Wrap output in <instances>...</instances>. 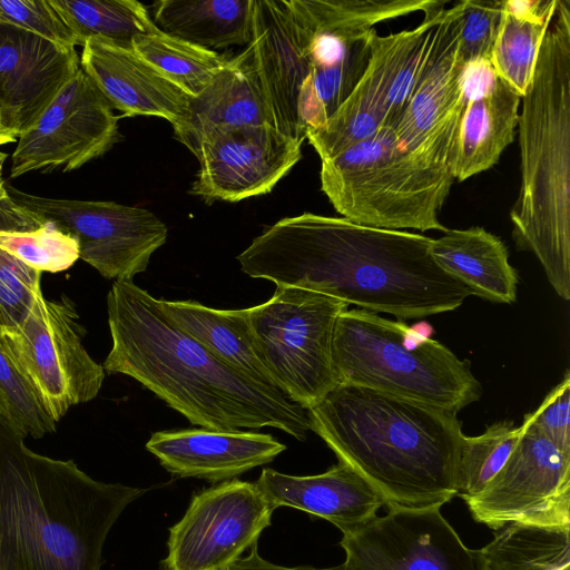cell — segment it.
I'll return each instance as SVG.
<instances>
[{"instance_id":"f1b7e54d","label":"cell","mask_w":570,"mask_h":570,"mask_svg":"<svg viewBox=\"0 0 570 570\" xmlns=\"http://www.w3.org/2000/svg\"><path fill=\"white\" fill-rule=\"evenodd\" d=\"M558 0L503 1L490 62L495 75L523 96L530 86Z\"/></svg>"},{"instance_id":"2e32d148","label":"cell","mask_w":570,"mask_h":570,"mask_svg":"<svg viewBox=\"0 0 570 570\" xmlns=\"http://www.w3.org/2000/svg\"><path fill=\"white\" fill-rule=\"evenodd\" d=\"M79 69L76 48L0 22V116L17 140Z\"/></svg>"},{"instance_id":"83f0119b","label":"cell","mask_w":570,"mask_h":570,"mask_svg":"<svg viewBox=\"0 0 570 570\" xmlns=\"http://www.w3.org/2000/svg\"><path fill=\"white\" fill-rule=\"evenodd\" d=\"M0 249L43 273H59L79 259L77 239L58 222L0 194Z\"/></svg>"},{"instance_id":"7402d4cb","label":"cell","mask_w":570,"mask_h":570,"mask_svg":"<svg viewBox=\"0 0 570 570\" xmlns=\"http://www.w3.org/2000/svg\"><path fill=\"white\" fill-rule=\"evenodd\" d=\"M268 124L261 85L249 48L228 60L212 82L191 97L186 111L173 126L174 137L195 156L218 129Z\"/></svg>"},{"instance_id":"ac0fdd59","label":"cell","mask_w":570,"mask_h":570,"mask_svg":"<svg viewBox=\"0 0 570 570\" xmlns=\"http://www.w3.org/2000/svg\"><path fill=\"white\" fill-rule=\"evenodd\" d=\"M146 449L173 475L225 482L272 462L286 445L267 433L202 428L154 432Z\"/></svg>"},{"instance_id":"74e56055","label":"cell","mask_w":570,"mask_h":570,"mask_svg":"<svg viewBox=\"0 0 570 570\" xmlns=\"http://www.w3.org/2000/svg\"><path fill=\"white\" fill-rule=\"evenodd\" d=\"M503 1L463 0L459 36L460 52L465 65L490 61L497 39Z\"/></svg>"},{"instance_id":"3957f363","label":"cell","mask_w":570,"mask_h":570,"mask_svg":"<svg viewBox=\"0 0 570 570\" xmlns=\"http://www.w3.org/2000/svg\"><path fill=\"white\" fill-rule=\"evenodd\" d=\"M0 417V570H100L107 535L147 489L31 451Z\"/></svg>"},{"instance_id":"8fae6325","label":"cell","mask_w":570,"mask_h":570,"mask_svg":"<svg viewBox=\"0 0 570 570\" xmlns=\"http://www.w3.org/2000/svg\"><path fill=\"white\" fill-rule=\"evenodd\" d=\"M21 204L55 219L77 239L79 258L101 276L132 281L148 267L151 255L167 240V227L154 213L114 202L49 198L11 186Z\"/></svg>"},{"instance_id":"30bf717a","label":"cell","mask_w":570,"mask_h":570,"mask_svg":"<svg viewBox=\"0 0 570 570\" xmlns=\"http://www.w3.org/2000/svg\"><path fill=\"white\" fill-rule=\"evenodd\" d=\"M274 510L255 482L229 480L202 490L169 529L163 570H228L257 544Z\"/></svg>"},{"instance_id":"ffe728a7","label":"cell","mask_w":570,"mask_h":570,"mask_svg":"<svg viewBox=\"0 0 570 570\" xmlns=\"http://www.w3.org/2000/svg\"><path fill=\"white\" fill-rule=\"evenodd\" d=\"M80 67L125 117L154 116L174 124L191 99L132 49L98 38L83 43Z\"/></svg>"},{"instance_id":"9a60e30c","label":"cell","mask_w":570,"mask_h":570,"mask_svg":"<svg viewBox=\"0 0 570 570\" xmlns=\"http://www.w3.org/2000/svg\"><path fill=\"white\" fill-rule=\"evenodd\" d=\"M301 146L269 124L215 130L196 155L190 193L208 205L267 194L302 158Z\"/></svg>"},{"instance_id":"9c48e42d","label":"cell","mask_w":570,"mask_h":570,"mask_svg":"<svg viewBox=\"0 0 570 570\" xmlns=\"http://www.w3.org/2000/svg\"><path fill=\"white\" fill-rule=\"evenodd\" d=\"M0 334L19 372L58 422L70 407L94 400L105 379L83 345L86 330L75 302L39 295L23 320Z\"/></svg>"},{"instance_id":"52a82bcc","label":"cell","mask_w":570,"mask_h":570,"mask_svg":"<svg viewBox=\"0 0 570 570\" xmlns=\"http://www.w3.org/2000/svg\"><path fill=\"white\" fill-rule=\"evenodd\" d=\"M321 186L344 218L370 227L420 232L448 228L439 220L454 181L450 169L409 154L394 128L321 160Z\"/></svg>"},{"instance_id":"f546056e","label":"cell","mask_w":570,"mask_h":570,"mask_svg":"<svg viewBox=\"0 0 570 570\" xmlns=\"http://www.w3.org/2000/svg\"><path fill=\"white\" fill-rule=\"evenodd\" d=\"M570 525L510 522L480 549L485 570H570Z\"/></svg>"},{"instance_id":"836d02e7","label":"cell","mask_w":570,"mask_h":570,"mask_svg":"<svg viewBox=\"0 0 570 570\" xmlns=\"http://www.w3.org/2000/svg\"><path fill=\"white\" fill-rule=\"evenodd\" d=\"M132 50L190 97L198 96L228 62L216 51L170 37L158 29L134 38Z\"/></svg>"},{"instance_id":"d590c367","label":"cell","mask_w":570,"mask_h":570,"mask_svg":"<svg viewBox=\"0 0 570 570\" xmlns=\"http://www.w3.org/2000/svg\"><path fill=\"white\" fill-rule=\"evenodd\" d=\"M0 417L22 436L39 439L56 431L36 392L19 372L0 334Z\"/></svg>"},{"instance_id":"1f68e13d","label":"cell","mask_w":570,"mask_h":570,"mask_svg":"<svg viewBox=\"0 0 570 570\" xmlns=\"http://www.w3.org/2000/svg\"><path fill=\"white\" fill-rule=\"evenodd\" d=\"M73 36L76 46L98 38L132 49L137 36L157 30L148 9L136 0H49Z\"/></svg>"},{"instance_id":"44dd1931","label":"cell","mask_w":570,"mask_h":570,"mask_svg":"<svg viewBox=\"0 0 570 570\" xmlns=\"http://www.w3.org/2000/svg\"><path fill=\"white\" fill-rule=\"evenodd\" d=\"M255 483L275 509L289 507L325 519L343 535L364 527L384 505L375 488L340 461L321 474L306 476L263 469Z\"/></svg>"},{"instance_id":"d4e9b609","label":"cell","mask_w":570,"mask_h":570,"mask_svg":"<svg viewBox=\"0 0 570 570\" xmlns=\"http://www.w3.org/2000/svg\"><path fill=\"white\" fill-rule=\"evenodd\" d=\"M430 254L438 266L472 295L511 304L517 298L518 273L503 242L483 227L446 229L432 238Z\"/></svg>"},{"instance_id":"4fadbf2b","label":"cell","mask_w":570,"mask_h":570,"mask_svg":"<svg viewBox=\"0 0 570 570\" xmlns=\"http://www.w3.org/2000/svg\"><path fill=\"white\" fill-rule=\"evenodd\" d=\"M119 139L114 108L80 67L18 138L10 178L33 171L76 170L108 153Z\"/></svg>"},{"instance_id":"7c38bea8","label":"cell","mask_w":570,"mask_h":570,"mask_svg":"<svg viewBox=\"0 0 570 570\" xmlns=\"http://www.w3.org/2000/svg\"><path fill=\"white\" fill-rule=\"evenodd\" d=\"M464 501L472 518L493 530L510 522L570 525V454L523 421L502 469Z\"/></svg>"},{"instance_id":"603a6c76","label":"cell","mask_w":570,"mask_h":570,"mask_svg":"<svg viewBox=\"0 0 570 570\" xmlns=\"http://www.w3.org/2000/svg\"><path fill=\"white\" fill-rule=\"evenodd\" d=\"M461 16L462 1L443 9L432 59L394 128L397 145L406 153L415 151L434 132L462 95Z\"/></svg>"},{"instance_id":"8d00e7d4","label":"cell","mask_w":570,"mask_h":570,"mask_svg":"<svg viewBox=\"0 0 570 570\" xmlns=\"http://www.w3.org/2000/svg\"><path fill=\"white\" fill-rule=\"evenodd\" d=\"M41 272L0 249V328L19 324L42 294Z\"/></svg>"},{"instance_id":"d6986e66","label":"cell","mask_w":570,"mask_h":570,"mask_svg":"<svg viewBox=\"0 0 570 570\" xmlns=\"http://www.w3.org/2000/svg\"><path fill=\"white\" fill-rule=\"evenodd\" d=\"M419 30L417 26L389 36L375 33L370 61L352 94L322 127L306 131L321 160L372 137L382 127L391 87Z\"/></svg>"},{"instance_id":"7bdbcfd3","label":"cell","mask_w":570,"mask_h":570,"mask_svg":"<svg viewBox=\"0 0 570 570\" xmlns=\"http://www.w3.org/2000/svg\"><path fill=\"white\" fill-rule=\"evenodd\" d=\"M8 155L0 150V194L6 189V183L2 178L3 165Z\"/></svg>"},{"instance_id":"4dcf8cb0","label":"cell","mask_w":570,"mask_h":570,"mask_svg":"<svg viewBox=\"0 0 570 570\" xmlns=\"http://www.w3.org/2000/svg\"><path fill=\"white\" fill-rule=\"evenodd\" d=\"M295 20L303 27L336 35H363L379 22L409 13L444 8L438 0H288Z\"/></svg>"},{"instance_id":"d6a6232c","label":"cell","mask_w":570,"mask_h":570,"mask_svg":"<svg viewBox=\"0 0 570 570\" xmlns=\"http://www.w3.org/2000/svg\"><path fill=\"white\" fill-rule=\"evenodd\" d=\"M375 29L356 38L335 62L308 72L299 96V119L305 130L322 127L348 98L370 61Z\"/></svg>"},{"instance_id":"b9f144b4","label":"cell","mask_w":570,"mask_h":570,"mask_svg":"<svg viewBox=\"0 0 570 570\" xmlns=\"http://www.w3.org/2000/svg\"><path fill=\"white\" fill-rule=\"evenodd\" d=\"M14 141H17V137L3 126L0 116V146Z\"/></svg>"},{"instance_id":"8992f818","label":"cell","mask_w":570,"mask_h":570,"mask_svg":"<svg viewBox=\"0 0 570 570\" xmlns=\"http://www.w3.org/2000/svg\"><path fill=\"white\" fill-rule=\"evenodd\" d=\"M332 362L338 384L363 386L453 413L482 394L468 360H460L403 321L361 308H346L338 316Z\"/></svg>"},{"instance_id":"6da1fadb","label":"cell","mask_w":570,"mask_h":570,"mask_svg":"<svg viewBox=\"0 0 570 570\" xmlns=\"http://www.w3.org/2000/svg\"><path fill=\"white\" fill-rule=\"evenodd\" d=\"M431 237L303 213L255 237L237 261L253 278L335 297L399 321L460 307L471 292L442 271Z\"/></svg>"},{"instance_id":"ab89813d","label":"cell","mask_w":570,"mask_h":570,"mask_svg":"<svg viewBox=\"0 0 570 570\" xmlns=\"http://www.w3.org/2000/svg\"><path fill=\"white\" fill-rule=\"evenodd\" d=\"M523 421L561 451L570 454V375L568 371L539 407L524 415Z\"/></svg>"},{"instance_id":"ba28073f","label":"cell","mask_w":570,"mask_h":570,"mask_svg":"<svg viewBox=\"0 0 570 570\" xmlns=\"http://www.w3.org/2000/svg\"><path fill=\"white\" fill-rule=\"evenodd\" d=\"M348 304L323 293L276 287L247 308L256 353L273 384L308 410L338 383L332 362L336 321Z\"/></svg>"},{"instance_id":"277c9868","label":"cell","mask_w":570,"mask_h":570,"mask_svg":"<svg viewBox=\"0 0 570 570\" xmlns=\"http://www.w3.org/2000/svg\"><path fill=\"white\" fill-rule=\"evenodd\" d=\"M315 432L391 509H440L456 497V413L353 384L307 410Z\"/></svg>"},{"instance_id":"cb8c5ba5","label":"cell","mask_w":570,"mask_h":570,"mask_svg":"<svg viewBox=\"0 0 570 570\" xmlns=\"http://www.w3.org/2000/svg\"><path fill=\"white\" fill-rule=\"evenodd\" d=\"M465 96L452 163L453 177L458 181L498 163L514 139L522 98L498 76L482 90Z\"/></svg>"},{"instance_id":"60d3db41","label":"cell","mask_w":570,"mask_h":570,"mask_svg":"<svg viewBox=\"0 0 570 570\" xmlns=\"http://www.w3.org/2000/svg\"><path fill=\"white\" fill-rule=\"evenodd\" d=\"M228 570H345V568L343 564L332 568L278 566L263 559L257 551V544H255L249 549V553L246 557L237 560Z\"/></svg>"},{"instance_id":"f35d334b","label":"cell","mask_w":570,"mask_h":570,"mask_svg":"<svg viewBox=\"0 0 570 570\" xmlns=\"http://www.w3.org/2000/svg\"><path fill=\"white\" fill-rule=\"evenodd\" d=\"M0 22L33 32L67 48L75 39L49 0H0Z\"/></svg>"},{"instance_id":"4316f807","label":"cell","mask_w":570,"mask_h":570,"mask_svg":"<svg viewBox=\"0 0 570 570\" xmlns=\"http://www.w3.org/2000/svg\"><path fill=\"white\" fill-rule=\"evenodd\" d=\"M151 7L158 30L203 49L252 40L253 0H161Z\"/></svg>"},{"instance_id":"5bb4252c","label":"cell","mask_w":570,"mask_h":570,"mask_svg":"<svg viewBox=\"0 0 570 570\" xmlns=\"http://www.w3.org/2000/svg\"><path fill=\"white\" fill-rule=\"evenodd\" d=\"M345 570H485L440 509H391L344 534Z\"/></svg>"},{"instance_id":"5b68a950","label":"cell","mask_w":570,"mask_h":570,"mask_svg":"<svg viewBox=\"0 0 570 570\" xmlns=\"http://www.w3.org/2000/svg\"><path fill=\"white\" fill-rule=\"evenodd\" d=\"M520 191L512 237L532 252L548 281L570 298V1L558 0L532 80L521 98Z\"/></svg>"},{"instance_id":"e0dca14e","label":"cell","mask_w":570,"mask_h":570,"mask_svg":"<svg viewBox=\"0 0 570 570\" xmlns=\"http://www.w3.org/2000/svg\"><path fill=\"white\" fill-rule=\"evenodd\" d=\"M253 33L247 45L264 96L268 124L303 142L299 96L308 61L288 0H253Z\"/></svg>"},{"instance_id":"e575fe53","label":"cell","mask_w":570,"mask_h":570,"mask_svg":"<svg viewBox=\"0 0 570 570\" xmlns=\"http://www.w3.org/2000/svg\"><path fill=\"white\" fill-rule=\"evenodd\" d=\"M520 436L511 421L495 422L478 436L463 434L456 460V497L479 494L502 469Z\"/></svg>"},{"instance_id":"484cf974","label":"cell","mask_w":570,"mask_h":570,"mask_svg":"<svg viewBox=\"0 0 570 570\" xmlns=\"http://www.w3.org/2000/svg\"><path fill=\"white\" fill-rule=\"evenodd\" d=\"M169 320L228 366L274 386L252 337L248 309H217L194 301L158 299ZM275 387V386H274Z\"/></svg>"},{"instance_id":"7a4b0ae2","label":"cell","mask_w":570,"mask_h":570,"mask_svg":"<svg viewBox=\"0 0 570 570\" xmlns=\"http://www.w3.org/2000/svg\"><path fill=\"white\" fill-rule=\"evenodd\" d=\"M107 314L112 344L102 363L106 373L138 381L194 425L217 431L268 426L306 440L307 410L220 361L132 281H114Z\"/></svg>"}]
</instances>
